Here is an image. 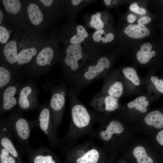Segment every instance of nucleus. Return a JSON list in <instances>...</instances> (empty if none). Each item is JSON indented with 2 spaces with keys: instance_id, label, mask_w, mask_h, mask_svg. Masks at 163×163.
<instances>
[{
  "instance_id": "obj_31",
  "label": "nucleus",
  "mask_w": 163,
  "mask_h": 163,
  "mask_svg": "<svg viewBox=\"0 0 163 163\" xmlns=\"http://www.w3.org/2000/svg\"><path fill=\"white\" fill-rule=\"evenodd\" d=\"M129 9L132 12L139 15H144L147 13L146 10L144 8L139 7L136 2L131 4L129 7Z\"/></svg>"
},
{
  "instance_id": "obj_22",
  "label": "nucleus",
  "mask_w": 163,
  "mask_h": 163,
  "mask_svg": "<svg viewBox=\"0 0 163 163\" xmlns=\"http://www.w3.org/2000/svg\"><path fill=\"white\" fill-rule=\"evenodd\" d=\"M99 157L98 151L96 149H88L76 160L77 163H97Z\"/></svg>"
},
{
  "instance_id": "obj_26",
  "label": "nucleus",
  "mask_w": 163,
  "mask_h": 163,
  "mask_svg": "<svg viewBox=\"0 0 163 163\" xmlns=\"http://www.w3.org/2000/svg\"><path fill=\"white\" fill-rule=\"evenodd\" d=\"M133 155L137 163H153L152 159L147 155L145 149L142 146L136 147L133 150Z\"/></svg>"
},
{
  "instance_id": "obj_34",
  "label": "nucleus",
  "mask_w": 163,
  "mask_h": 163,
  "mask_svg": "<svg viewBox=\"0 0 163 163\" xmlns=\"http://www.w3.org/2000/svg\"><path fill=\"white\" fill-rule=\"evenodd\" d=\"M156 140L158 143L162 145H163V130L160 131L156 136Z\"/></svg>"
},
{
  "instance_id": "obj_13",
  "label": "nucleus",
  "mask_w": 163,
  "mask_h": 163,
  "mask_svg": "<svg viewBox=\"0 0 163 163\" xmlns=\"http://www.w3.org/2000/svg\"><path fill=\"white\" fill-rule=\"evenodd\" d=\"M124 33L129 37L134 39L142 38L148 36L149 30L144 25L130 24L124 29Z\"/></svg>"
},
{
  "instance_id": "obj_7",
  "label": "nucleus",
  "mask_w": 163,
  "mask_h": 163,
  "mask_svg": "<svg viewBox=\"0 0 163 163\" xmlns=\"http://www.w3.org/2000/svg\"><path fill=\"white\" fill-rule=\"evenodd\" d=\"M12 137L6 119L2 120L0 124V146L8 151L20 163H23L21 155L14 144Z\"/></svg>"
},
{
  "instance_id": "obj_17",
  "label": "nucleus",
  "mask_w": 163,
  "mask_h": 163,
  "mask_svg": "<svg viewBox=\"0 0 163 163\" xmlns=\"http://www.w3.org/2000/svg\"><path fill=\"white\" fill-rule=\"evenodd\" d=\"M70 9V16L74 20L80 11L87 6L95 3L97 1L93 0H71L69 1Z\"/></svg>"
},
{
  "instance_id": "obj_38",
  "label": "nucleus",
  "mask_w": 163,
  "mask_h": 163,
  "mask_svg": "<svg viewBox=\"0 0 163 163\" xmlns=\"http://www.w3.org/2000/svg\"><path fill=\"white\" fill-rule=\"evenodd\" d=\"M8 32H9V33H11V31L10 30Z\"/></svg>"
},
{
  "instance_id": "obj_28",
  "label": "nucleus",
  "mask_w": 163,
  "mask_h": 163,
  "mask_svg": "<svg viewBox=\"0 0 163 163\" xmlns=\"http://www.w3.org/2000/svg\"><path fill=\"white\" fill-rule=\"evenodd\" d=\"M3 3L6 10L9 13L16 14L21 8V2L18 0H4Z\"/></svg>"
},
{
  "instance_id": "obj_23",
  "label": "nucleus",
  "mask_w": 163,
  "mask_h": 163,
  "mask_svg": "<svg viewBox=\"0 0 163 163\" xmlns=\"http://www.w3.org/2000/svg\"><path fill=\"white\" fill-rule=\"evenodd\" d=\"M36 53V50L34 47L23 50L18 54L17 62L20 65L27 63L31 60L33 56H35Z\"/></svg>"
},
{
  "instance_id": "obj_30",
  "label": "nucleus",
  "mask_w": 163,
  "mask_h": 163,
  "mask_svg": "<svg viewBox=\"0 0 163 163\" xmlns=\"http://www.w3.org/2000/svg\"><path fill=\"white\" fill-rule=\"evenodd\" d=\"M11 75L8 70L5 68L0 67V87L2 88L10 81Z\"/></svg>"
},
{
  "instance_id": "obj_3",
  "label": "nucleus",
  "mask_w": 163,
  "mask_h": 163,
  "mask_svg": "<svg viewBox=\"0 0 163 163\" xmlns=\"http://www.w3.org/2000/svg\"><path fill=\"white\" fill-rule=\"evenodd\" d=\"M111 60L108 57L98 55L82 69L83 77L88 81L94 80L101 74L107 72L111 66Z\"/></svg>"
},
{
  "instance_id": "obj_16",
  "label": "nucleus",
  "mask_w": 163,
  "mask_h": 163,
  "mask_svg": "<svg viewBox=\"0 0 163 163\" xmlns=\"http://www.w3.org/2000/svg\"><path fill=\"white\" fill-rule=\"evenodd\" d=\"M16 92V88L13 86H10L5 90L3 94V110H9L16 105L17 101L14 96Z\"/></svg>"
},
{
  "instance_id": "obj_4",
  "label": "nucleus",
  "mask_w": 163,
  "mask_h": 163,
  "mask_svg": "<svg viewBox=\"0 0 163 163\" xmlns=\"http://www.w3.org/2000/svg\"><path fill=\"white\" fill-rule=\"evenodd\" d=\"M125 87V94H133L141 92L143 85L142 79L132 67L123 68L120 72Z\"/></svg>"
},
{
  "instance_id": "obj_29",
  "label": "nucleus",
  "mask_w": 163,
  "mask_h": 163,
  "mask_svg": "<svg viewBox=\"0 0 163 163\" xmlns=\"http://www.w3.org/2000/svg\"><path fill=\"white\" fill-rule=\"evenodd\" d=\"M0 163H20L7 150L0 146Z\"/></svg>"
},
{
  "instance_id": "obj_6",
  "label": "nucleus",
  "mask_w": 163,
  "mask_h": 163,
  "mask_svg": "<svg viewBox=\"0 0 163 163\" xmlns=\"http://www.w3.org/2000/svg\"><path fill=\"white\" fill-rule=\"evenodd\" d=\"M35 126L38 127L45 134L52 146L59 143L54 132L50 113L47 107L43 108L40 113L37 120L34 121Z\"/></svg>"
},
{
  "instance_id": "obj_33",
  "label": "nucleus",
  "mask_w": 163,
  "mask_h": 163,
  "mask_svg": "<svg viewBox=\"0 0 163 163\" xmlns=\"http://www.w3.org/2000/svg\"><path fill=\"white\" fill-rule=\"evenodd\" d=\"M151 20L150 17L148 16H142L140 17L138 20V24L143 25L149 23Z\"/></svg>"
},
{
  "instance_id": "obj_10",
  "label": "nucleus",
  "mask_w": 163,
  "mask_h": 163,
  "mask_svg": "<svg viewBox=\"0 0 163 163\" xmlns=\"http://www.w3.org/2000/svg\"><path fill=\"white\" fill-rule=\"evenodd\" d=\"M104 28L96 30L90 34L91 41L95 46L101 50L102 46L112 42L115 38V35L111 32H107Z\"/></svg>"
},
{
  "instance_id": "obj_11",
  "label": "nucleus",
  "mask_w": 163,
  "mask_h": 163,
  "mask_svg": "<svg viewBox=\"0 0 163 163\" xmlns=\"http://www.w3.org/2000/svg\"><path fill=\"white\" fill-rule=\"evenodd\" d=\"M125 94V87L119 72L117 77L110 80L106 87V93L104 94L119 98Z\"/></svg>"
},
{
  "instance_id": "obj_37",
  "label": "nucleus",
  "mask_w": 163,
  "mask_h": 163,
  "mask_svg": "<svg viewBox=\"0 0 163 163\" xmlns=\"http://www.w3.org/2000/svg\"><path fill=\"white\" fill-rule=\"evenodd\" d=\"M3 17V14L2 12L1 11H0V24L2 23Z\"/></svg>"
},
{
  "instance_id": "obj_12",
  "label": "nucleus",
  "mask_w": 163,
  "mask_h": 163,
  "mask_svg": "<svg viewBox=\"0 0 163 163\" xmlns=\"http://www.w3.org/2000/svg\"><path fill=\"white\" fill-rule=\"evenodd\" d=\"M152 46L149 42L143 44L136 54V59L137 62L142 65L149 64L152 59L156 54L154 50L152 51Z\"/></svg>"
},
{
  "instance_id": "obj_15",
  "label": "nucleus",
  "mask_w": 163,
  "mask_h": 163,
  "mask_svg": "<svg viewBox=\"0 0 163 163\" xmlns=\"http://www.w3.org/2000/svg\"><path fill=\"white\" fill-rule=\"evenodd\" d=\"M123 130V127L120 123L116 120H113L110 122L105 130L100 132V136L103 140L108 141L114 134L120 133Z\"/></svg>"
},
{
  "instance_id": "obj_27",
  "label": "nucleus",
  "mask_w": 163,
  "mask_h": 163,
  "mask_svg": "<svg viewBox=\"0 0 163 163\" xmlns=\"http://www.w3.org/2000/svg\"><path fill=\"white\" fill-rule=\"evenodd\" d=\"M31 91V88L29 86L25 87L21 90L18 102L19 106L22 109L27 110L30 108V105L27 97Z\"/></svg>"
},
{
  "instance_id": "obj_35",
  "label": "nucleus",
  "mask_w": 163,
  "mask_h": 163,
  "mask_svg": "<svg viewBox=\"0 0 163 163\" xmlns=\"http://www.w3.org/2000/svg\"><path fill=\"white\" fill-rule=\"evenodd\" d=\"M137 17L136 16L133 14L130 13L127 16V21L129 23H133L136 20Z\"/></svg>"
},
{
  "instance_id": "obj_18",
  "label": "nucleus",
  "mask_w": 163,
  "mask_h": 163,
  "mask_svg": "<svg viewBox=\"0 0 163 163\" xmlns=\"http://www.w3.org/2000/svg\"><path fill=\"white\" fill-rule=\"evenodd\" d=\"M144 120L149 125L157 129L163 128V114L158 110H154L147 113Z\"/></svg>"
},
{
  "instance_id": "obj_9",
  "label": "nucleus",
  "mask_w": 163,
  "mask_h": 163,
  "mask_svg": "<svg viewBox=\"0 0 163 163\" xmlns=\"http://www.w3.org/2000/svg\"><path fill=\"white\" fill-rule=\"evenodd\" d=\"M72 122L79 128L87 127L90 123L91 117L86 108L81 104H77L71 110Z\"/></svg>"
},
{
  "instance_id": "obj_20",
  "label": "nucleus",
  "mask_w": 163,
  "mask_h": 163,
  "mask_svg": "<svg viewBox=\"0 0 163 163\" xmlns=\"http://www.w3.org/2000/svg\"><path fill=\"white\" fill-rule=\"evenodd\" d=\"M54 55L53 50L50 47L43 48L38 54L36 58L37 64L40 66L50 65Z\"/></svg>"
},
{
  "instance_id": "obj_36",
  "label": "nucleus",
  "mask_w": 163,
  "mask_h": 163,
  "mask_svg": "<svg viewBox=\"0 0 163 163\" xmlns=\"http://www.w3.org/2000/svg\"><path fill=\"white\" fill-rule=\"evenodd\" d=\"M52 0H40V1L45 6L49 7L51 6L53 2Z\"/></svg>"
},
{
  "instance_id": "obj_8",
  "label": "nucleus",
  "mask_w": 163,
  "mask_h": 163,
  "mask_svg": "<svg viewBox=\"0 0 163 163\" xmlns=\"http://www.w3.org/2000/svg\"><path fill=\"white\" fill-rule=\"evenodd\" d=\"M24 152L28 163H58L54 153L44 146H41L36 150L32 148Z\"/></svg>"
},
{
  "instance_id": "obj_1",
  "label": "nucleus",
  "mask_w": 163,
  "mask_h": 163,
  "mask_svg": "<svg viewBox=\"0 0 163 163\" xmlns=\"http://www.w3.org/2000/svg\"><path fill=\"white\" fill-rule=\"evenodd\" d=\"M101 50L94 46L69 45L66 49L64 62L72 71L77 72L82 69L91 60L100 54Z\"/></svg>"
},
{
  "instance_id": "obj_21",
  "label": "nucleus",
  "mask_w": 163,
  "mask_h": 163,
  "mask_svg": "<svg viewBox=\"0 0 163 163\" xmlns=\"http://www.w3.org/2000/svg\"><path fill=\"white\" fill-rule=\"evenodd\" d=\"M27 12L31 23L35 25L39 24L43 20V15L38 6L34 3H30Z\"/></svg>"
},
{
  "instance_id": "obj_32",
  "label": "nucleus",
  "mask_w": 163,
  "mask_h": 163,
  "mask_svg": "<svg viewBox=\"0 0 163 163\" xmlns=\"http://www.w3.org/2000/svg\"><path fill=\"white\" fill-rule=\"evenodd\" d=\"M9 32L5 27L0 26V41L2 43H5L8 41L9 37Z\"/></svg>"
},
{
  "instance_id": "obj_2",
  "label": "nucleus",
  "mask_w": 163,
  "mask_h": 163,
  "mask_svg": "<svg viewBox=\"0 0 163 163\" xmlns=\"http://www.w3.org/2000/svg\"><path fill=\"white\" fill-rule=\"evenodd\" d=\"M13 137L18 141L24 152L31 149L29 143L31 130L35 127L34 122H29L21 117L6 119Z\"/></svg>"
},
{
  "instance_id": "obj_5",
  "label": "nucleus",
  "mask_w": 163,
  "mask_h": 163,
  "mask_svg": "<svg viewBox=\"0 0 163 163\" xmlns=\"http://www.w3.org/2000/svg\"><path fill=\"white\" fill-rule=\"evenodd\" d=\"M67 30L68 45L78 44L95 46L91 41L90 34L83 26L74 20H71Z\"/></svg>"
},
{
  "instance_id": "obj_24",
  "label": "nucleus",
  "mask_w": 163,
  "mask_h": 163,
  "mask_svg": "<svg viewBox=\"0 0 163 163\" xmlns=\"http://www.w3.org/2000/svg\"><path fill=\"white\" fill-rule=\"evenodd\" d=\"M143 85H153L156 90L163 94V80L159 79L152 74L149 73L148 75L142 79Z\"/></svg>"
},
{
  "instance_id": "obj_14",
  "label": "nucleus",
  "mask_w": 163,
  "mask_h": 163,
  "mask_svg": "<svg viewBox=\"0 0 163 163\" xmlns=\"http://www.w3.org/2000/svg\"><path fill=\"white\" fill-rule=\"evenodd\" d=\"M102 12L98 11L92 14L86 15L84 18L87 26L98 30L106 28Z\"/></svg>"
},
{
  "instance_id": "obj_19",
  "label": "nucleus",
  "mask_w": 163,
  "mask_h": 163,
  "mask_svg": "<svg viewBox=\"0 0 163 163\" xmlns=\"http://www.w3.org/2000/svg\"><path fill=\"white\" fill-rule=\"evenodd\" d=\"M3 53L7 60L10 63L14 64L17 62L18 53L17 43L14 40H11L5 45Z\"/></svg>"
},
{
  "instance_id": "obj_25",
  "label": "nucleus",
  "mask_w": 163,
  "mask_h": 163,
  "mask_svg": "<svg viewBox=\"0 0 163 163\" xmlns=\"http://www.w3.org/2000/svg\"><path fill=\"white\" fill-rule=\"evenodd\" d=\"M101 98L103 102L104 110L108 112L115 110L119 107L118 98L104 94Z\"/></svg>"
}]
</instances>
